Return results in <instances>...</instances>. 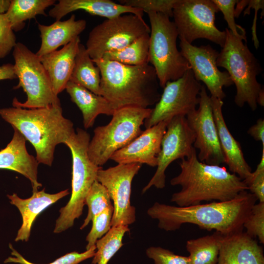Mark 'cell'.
Returning <instances> with one entry per match:
<instances>
[{"mask_svg":"<svg viewBox=\"0 0 264 264\" xmlns=\"http://www.w3.org/2000/svg\"><path fill=\"white\" fill-rule=\"evenodd\" d=\"M257 200L254 195L245 190L230 200L188 206L156 202L148 209L147 214L158 220V227L166 231H175L182 224L191 223L227 235L243 230V223Z\"/></svg>","mask_w":264,"mask_h":264,"instance_id":"cell-1","label":"cell"},{"mask_svg":"<svg viewBox=\"0 0 264 264\" xmlns=\"http://www.w3.org/2000/svg\"><path fill=\"white\" fill-rule=\"evenodd\" d=\"M179 166L180 173L170 181L172 185L181 187L171 199L178 206L199 204L203 201H228L248 191L243 180L224 167L200 161L195 148L190 156L181 159Z\"/></svg>","mask_w":264,"mask_h":264,"instance_id":"cell-2","label":"cell"},{"mask_svg":"<svg viewBox=\"0 0 264 264\" xmlns=\"http://www.w3.org/2000/svg\"><path fill=\"white\" fill-rule=\"evenodd\" d=\"M93 61L100 70L101 95L114 110L148 108L159 101L160 86L152 65L128 66L102 58Z\"/></svg>","mask_w":264,"mask_h":264,"instance_id":"cell-3","label":"cell"},{"mask_svg":"<svg viewBox=\"0 0 264 264\" xmlns=\"http://www.w3.org/2000/svg\"><path fill=\"white\" fill-rule=\"evenodd\" d=\"M0 115L34 147L38 162L52 165L56 146L65 144L75 132L73 124L63 115L61 106L25 109H0Z\"/></svg>","mask_w":264,"mask_h":264,"instance_id":"cell-4","label":"cell"},{"mask_svg":"<svg viewBox=\"0 0 264 264\" xmlns=\"http://www.w3.org/2000/svg\"><path fill=\"white\" fill-rule=\"evenodd\" d=\"M225 43L219 53L218 67L225 68L236 88L234 102L239 107L248 104L252 110L257 108V99L262 85L257 76L262 71L258 59L246 43V34L234 35L228 28L225 30Z\"/></svg>","mask_w":264,"mask_h":264,"instance_id":"cell-5","label":"cell"},{"mask_svg":"<svg viewBox=\"0 0 264 264\" xmlns=\"http://www.w3.org/2000/svg\"><path fill=\"white\" fill-rule=\"evenodd\" d=\"M90 135L85 131L77 128L67 140L72 158L71 195L66 205L60 210L54 233H59L72 227L76 219L82 214L87 194L96 180L97 172L102 167L94 164L88 155Z\"/></svg>","mask_w":264,"mask_h":264,"instance_id":"cell-6","label":"cell"},{"mask_svg":"<svg viewBox=\"0 0 264 264\" xmlns=\"http://www.w3.org/2000/svg\"><path fill=\"white\" fill-rule=\"evenodd\" d=\"M152 109L126 107L115 110L110 121L94 130L88 155L95 165H104L117 151L125 147L142 132L141 126Z\"/></svg>","mask_w":264,"mask_h":264,"instance_id":"cell-7","label":"cell"},{"mask_svg":"<svg viewBox=\"0 0 264 264\" xmlns=\"http://www.w3.org/2000/svg\"><path fill=\"white\" fill-rule=\"evenodd\" d=\"M147 14L151 25L149 63L155 69L160 87L164 88L168 82L180 78L191 67L177 48L178 34L170 17L160 13Z\"/></svg>","mask_w":264,"mask_h":264,"instance_id":"cell-8","label":"cell"},{"mask_svg":"<svg viewBox=\"0 0 264 264\" xmlns=\"http://www.w3.org/2000/svg\"><path fill=\"white\" fill-rule=\"evenodd\" d=\"M13 49L14 71L19 81L14 88H22L26 94L27 100L21 103L14 98L13 106L35 109L60 106V100L53 90L40 58L22 43H17Z\"/></svg>","mask_w":264,"mask_h":264,"instance_id":"cell-9","label":"cell"},{"mask_svg":"<svg viewBox=\"0 0 264 264\" xmlns=\"http://www.w3.org/2000/svg\"><path fill=\"white\" fill-rule=\"evenodd\" d=\"M219 11L212 0H177L172 17L179 39L192 44L197 39H205L222 47L225 32L219 30L215 22Z\"/></svg>","mask_w":264,"mask_h":264,"instance_id":"cell-10","label":"cell"},{"mask_svg":"<svg viewBox=\"0 0 264 264\" xmlns=\"http://www.w3.org/2000/svg\"><path fill=\"white\" fill-rule=\"evenodd\" d=\"M150 31L143 18L126 14L96 25L90 31L85 46L90 58L96 60L108 52L127 46Z\"/></svg>","mask_w":264,"mask_h":264,"instance_id":"cell-11","label":"cell"},{"mask_svg":"<svg viewBox=\"0 0 264 264\" xmlns=\"http://www.w3.org/2000/svg\"><path fill=\"white\" fill-rule=\"evenodd\" d=\"M202 85L195 78L191 69L180 78L168 82L159 101L145 120L146 129L176 116H186L196 109Z\"/></svg>","mask_w":264,"mask_h":264,"instance_id":"cell-12","label":"cell"},{"mask_svg":"<svg viewBox=\"0 0 264 264\" xmlns=\"http://www.w3.org/2000/svg\"><path fill=\"white\" fill-rule=\"evenodd\" d=\"M142 165L118 164L105 170L102 168L97 172L96 180L107 189L112 200L111 227L128 226L135 220V208L130 202L132 183Z\"/></svg>","mask_w":264,"mask_h":264,"instance_id":"cell-13","label":"cell"},{"mask_svg":"<svg viewBox=\"0 0 264 264\" xmlns=\"http://www.w3.org/2000/svg\"><path fill=\"white\" fill-rule=\"evenodd\" d=\"M195 139L185 116H176L170 120L162 139L156 172L143 188L142 193L153 186L158 189L165 187L166 169L174 161L190 156Z\"/></svg>","mask_w":264,"mask_h":264,"instance_id":"cell-14","label":"cell"},{"mask_svg":"<svg viewBox=\"0 0 264 264\" xmlns=\"http://www.w3.org/2000/svg\"><path fill=\"white\" fill-rule=\"evenodd\" d=\"M198 108L186 116L188 124L194 132L193 147L199 150L198 159L208 164L220 165L224 163L214 120L211 100L206 87L202 86Z\"/></svg>","mask_w":264,"mask_h":264,"instance_id":"cell-15","label":"cell"},{"mask_svg":"<svg viewBox=\"0 0 264 264\" xmlns=\"http://www.w3.org/2000/svg\"><path fill=\"white\" fill-rule=\"evenodd\" d=\"M180 52L190 66L195 79L202 82L211 96L223 100V88L233 84L227 71H221L217 65L219 53L209 44L195 46L180 39Z\"/></svg>","mask_w":264,"mask_h":264,"instance_id":"cell-16","label":"cell"},{"mask_svg":"<svg viewBox=\"0 0 264 264\" xmlns=\"http://www.w3.org/2000/svg\"><path fill=\"white\" fill-rule=\"evenodd\" d=\"M170 120L146 129L128 145L115 152L110 159L118 164L138 163L157 166L162 139Z\"/></svg>","mask_w":264,"mask_h":264,"instance_id":"cell-17","label":"cell"},{"mask_svg":"<svg viewBox=\"0 0 264 264\" xmlns=\"http://www.w3.org/2000/svg\"><path fill=\"white\" fill-rule=\"evenodd\" d=\"M219 142L229 172L244 180L249 176L252 169L244 157L240 143L230 132L222 114V100L210 96Z\"/></svg>","mask_w":264,"mask_h":264,"instance_id":"cell-18","label":"cell"},{"mask_svg":"<svg viewBox=\"0 0 264 264\" xmlns=\"http://www.w3.org/2000/svg\"><path fill=\"white\" fill-rule=\"evenodd\" d=\"M11 141L0 151V169L19 173L31 182L33 192L42 187L38 181L39 163L36 157L30 154L26 147V139L16 129Z\"/></svg>","mask_w":264,"mask_h":264,"instance_id":"cell-19","label":"cell"},{"mask_svg":"<svg viewBox=\"0 0 264 264\" xmlns=\"http://www.w3.org/2000/svg\"><path fill=\"white\" fill-rule=\"evenodd\" d=\"M217 264H264L263 248L243 230L224 235Z\"/></svg>","mask_w":264,"mask_h":264,"instance_id":"cell-20","label":"cell"},{"mask_svg":"<svg viewBox=\"0 0 264 264\" xmlns=\"http://www.w3.org/2000/svg\"><path fill=\"white\" fill-rule=\"evenodd\" d=\"M77 10H83L92 15L112 19L132 13L143 18L140 9L117 3L110 0H59L48 12L50 17L59 21L67 14Z\"/></svg>","mask_w":264,"mask_h":264,"instance_id":"cell-21","label":"cell"},{"mask_svg":"<svg viewBox=\"0 0 264 264\" xmlns=\"http://www.w3.org/2000/svg\"><path fill=\"white\" fill-rule=\"evenodd\" d=\"M69 194L68 189L56 194H48L44 188L41 191L33 192L31 197L26 199L21 198L15 193L7 195L10 203L17 207L22 219V224L15 241L27 242L32 224L37 216L48 206Z\"/></svg>","mask_w":264,"mask_h":264,"instance_id":"cell-22","label":"cell"},{"mask_svg":"<svg viewBox=\"0 0 264 264\" xmlns=\"http://www.w3.org/2000/svg\"><path fill=\"white\" fill-rule=\"evenodd\" d=\"M80 43L79 36L61 49L39 57L57 95L66 89L70 80Z\"/></svg>","mask_w":264,"mask_h":264,"instance_id":"cell-23","label":"cell"},{"mask_svg":"<svg viewBox=\"0 0 264 264\" xmlns=\"http://www.w3.org/2000/svg\"><path fill=\"white\" fill-rule=\"evenodd\" d=\"M87 22L84 20H75L71 15L65 21H56L53 23L45 25L38 23L41 44L36 54L39 57L56 50L75 39L85 29Z\"/></svg>","mask_w":264,"mask_h":264,"instance_id":"cell-24","label":"cell"},{"mask_svg":"<svg viewBox=\"0 0 264 264\" xmlns=\"http://www.w3.org/2000/svg\"><path fill=\"white\" fill-rule=\"evenodd\" d=\"M65 89L71 100L81 111L85 129L92 127L99 115H112L115 111L103 96L96 94L70 81Z\"/></svg>","mask_w":264,"mask_h":264,"instance_id":"cell-25","label":"cell"},{"mask_svg":"<svg viewBox=\"0 0 264 264\" xmlns=\"http://www.w3.org/2000/svg\"><path fill=\"white\" fill-rule=\"evenodd\" d=\"M69 81L101 95L100 69L90 58L86 46L81 43Z\"/></svg>","mask_w":264,"mask_h":264,"instance_id":"cell-26","label":"cell"},{"mask_svg":"<svg viewBox=\"0 0 264 264\" xmlns=\"http://www.w3.org/2000/svg\"><path fill=\"white\" fill-rule=\"evenodd\" d=\"M224 235L215 231L211 235L187 241L190 264H217L220 245Z\"/></svg>","mask_w":264,"mask_h":264,"instance_id":"cell-27","label":"cell"},{"mask_svg":"<svg viewBox=\"0 0 264 264\" xmlns=\"http://www.w3.org/2000/svg\"><path fill=\"white\" fill-rule=\"evenodd\" d=\"M55 2V0H11L5 14L13 30L18 31L24 27L25 21L38 15L46 16L45 9Z\"/></svg>","mask_w":264,"mask_h":264,"instance_id":"cell-28","label":"cell"},{"mask_svg":"<svg viewBox=\"0 0 264 264\" xmlns=\"http://www.w3.org/2000/svg\"><path fill=\"white\" fill-rule=\"evenodd\" d=\"M150 34L139 38L127 46L105 53L102 59L128 66L149 64Z\"/></svg>","mask_w":264,"mask_h":264,"instance_id":"cell-29","label":"cell"},{"mask_svg":"<svg viewBox=\"0 0 264 264\" xmlns=\"http://www.w3.org/2000/svg\"><path fill=\"white\" fill-rule=\"evenodd\" d=\"M129 230L128 226L111 227L106 235L96 241L95 245L97 250L91 264H107L123 245V238Z\"/></svg>","mask_w":264,"mask_h":264,"instance_id":"cell-30","label":"cell"},{"mask_svg":"<svg viewBox=\"0 0 264 264\" xmlns=\"http://www.w3.org/2000/svg\"><path fill=\"white\" fill-rule=\"evenodd\" d=\"M85 204L88 206V213L80 229L86 227L96 215L113 206L107 189L97 180L93 182L87 194Z\"/></svg>","mask_w":264,"mask_h":264,"instance_id":"cell-31","label":"cell"},{"mask_svg":"<svg viewBox=\"0 0 264 264\" xmlns=\"http://www.w3.org/2000/svg\"><path fill=\"white\" fill-rule=\"evenodd\" d=\"M9 246L11 250V255L12 256L9 257L6 259L4 262V263H13L19 264H36L29 262L24 258L13 248L11 243L9 244ZM95 250L96 247L95 245L82 253H79L76 251L68 253L48 264H78L84 260L93 257L94 256Z\"/></svg>","mask_w":264,"mask_h":264,"instance_id":"cell-32","label":"cell"},{"mask_svg":"<svg viewBox=\"0 0 264 264\" xmlns=\"http://www.w3.org/2000/svg\"><path fill=\"white\" fill-rule=\"evenodd\" d=\"M113 213V206H110L96 215L92 219V225L86 237L88 243L86 250L95 246L96 241L106 235L110 229Z\"/></svg>","mask_w":264,"mask_h":264,"instance_id":"cell-33","label":"cell"},{"mask_svg":"<svg viewBox=\"0 0 264 264\" xmlns=\"http://www.w3.org/2000/svg\"><path fill=\"white\" fill-rule=\"evenodd\" d=\"M243 227L248 235L264 243V202L256 203L252 206Z\"/></svg>","mask_w":264,"mask_h":264,"instance_id":"cell-34","label":"cell"},{"mask_svg":"<svg viewBox=\"0 0 264 264\" xmlns=\"http://www.w3.org/2000/svg\"><path fill=\"white\" fill-rule=\"evenodd\" d=\"M177 0H122L120 4L141 10L147 14L160 13L173 17V10Z\"/></svg>","mask_w":264,"mask_h":264,"instance_id":"cell-35","label":"cell"},{"mask_svg":"<svg viewBox=\"0 0 264 264\" xmlns=\"http://www.w3.org/2000/svg\"><path fill=\"white\" fill-rule=\"evenodd\" d=\"M243 180L248 187V191L254 195L259 202H264V148L255 171Z\"/></svg>","mask_w":264,"mask_h":264,"instance_id":"cell-36","label":"cell"},{"mask_svg":"<svg viewBox=\"0 0 264 264\" xmlns=\"http://www.w3.org/2000/svg\"><path fill=\"white\" fill-rule=\"evenodd\" d=\"M146 255L155 264H190L189 256L176 255L159 246H151L146 250Z\"/></svg>","mask_w":264,"mask_h":264,"instance_id":"cell-37","label":"cell"},{"mask_svg":"<svg viewBox=\"0 0 264 264\" xmlns=\"http://www.w3.org/2000/svg\"><path fill=\"white\" fill-rule=\"evenodd\" d=\"M17 44L16 38L5 14H0V58L6 57Z\"/></svg>","mask_w":264,"mask_h":264,"instance_id":"cell-38","label":"cell"},{"mask_svg":"<svg viewBox=\"0 0 264 264\" xmlns=\"http://www.w3.org/2000/svg\"><path fill=\"white\" fill-rule=\"evenodd\" d=\"M223 15L228 29L235 36H240L246 34L245 30L240 25L236 24L235 20L234 9L238 0H212Z\"/></svg>","mask_w":264,"mask_h":264,"instance_id":"cell-39","label":"cell"},{"mask_svg":"<svg viewBox=\"0 0 264 264\" xmlns=\"http://www.w3.org/2000/svg\"><path fill=\"white\" fill-rule=\"evenodd\" d=\"M253 8L255 10L254 19L253 21L252 26L251 27L252 40L254 43V45L256 49L259 47V41L257 35V21L258 17V12L260 9H262L264 12V0H249V3L247 7L243 11V15H249L250 13V9Z\"/></svg>","mask_w":264,"mask_h":264,"instance_id":"cell-40","label":"cell"},{"mask_svg":"<svg viewBox=\"0 0 264 264\" xmlns=\"http://www.w3.org/2000/svg\"><path fill=\"white\" fill-rule=\"evenodd\" d=\"M247 133L256 141H261L264 148V120L259 118L256 124L252 125L247 131Z\"/></svg>","mask_w":264,"mask_h":264,"instance_id":"cell-41","label":"cell"},{"mask_svg":"<svg viewBox=\"0 0 264 264\" xmlns=\"http://www.w3.org/2000/svg\"><path fill=\"white\" fill-rule=\"evenodd\" d=\"M14 73L13 65L6 64L0 66V81L3 80L16 79Z\"/></svg>","mask_w":264,"mask_h":264,"instance_id":"cell-42","label":"cell"},{"mask_svg":"<svg viewBox=\"0 0 264 264\" xmlns=\"http://www.w3.org/2000/svg\"><path fill=\"white\" fill-rule=\"evenodd\" d=\"M249 0H238L235 7V18H238L245 7L248 5Z\"/></svg>","mask_w":264,"mask_h":264,"instance_id":"cell-43","label":"cell"},{"mask_svg":"<svg viewBox=\"0 0 264 264\" xmlns=\"http://www.w3.org/2000/svg\"><path fill=\"white\" fill-rule=\"evenodd\" d=\"M11 4V0H0V14L7 12Z\"/></svg>","mask_w":264,"mask_h":264,"instance_id":"cell-44","label":"cell"},{"mask_svg":"<svg viewBox=\"0 0 264 264\" xmlns=\"http://www.w3.org/2000/svg\"><path fill=\"white\" fill-rule=\"evenodd\" d=\"M257 105H259L262 107H264V88H262L260 91L257 99Z\"/></svg>","mask_w":264,"mask_h":264,"instance_id":"cell-45","label":"cell"}]
</instances>
